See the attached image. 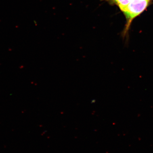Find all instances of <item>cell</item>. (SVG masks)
Segmentation results:
<instances>
[{"instance_id": "cell-1", "label": "cell", "mask_w": 153, "mask_h": 153, "mask_svg": "<svg viewBox=\"0 0 153 153\" xmlns=\"http://www.w3.org/2000/svg\"><path fill=\"white\" fill-rule=\"evenodd\" d=\"M110 4L116 5L123 13L126 23L121 36L126 43L129 40V32L134 19L142 13L148 7L150 0H102Z\"/></svg>"}]
</instances>
